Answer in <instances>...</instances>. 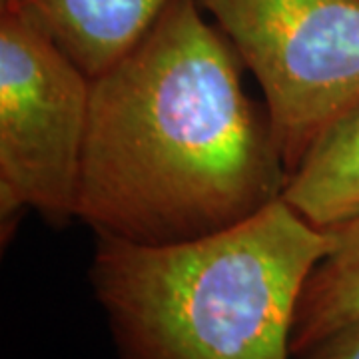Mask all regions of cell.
Returning a JSON list of instances; mask_svg holds the SVG:
<instances>
[{
    "label": "cell",
    "mask_w": 359,
    "mask_h": 359,
    "mask_svg": "<svg viewBox=\"0 0 359 359\" xmlns=\"http://www.w3.org/2000/svg\"><path fill=\"white\" fill-rule=\"evenodd\" d=\"M242 68L198 0H172L92 78L76 218L98 236L166 245L228 230L280 200L287 170Z\"/></svg>",
    "instance_id": "cell-1"
},
{
    "label": "cell",
    "mask_w": 359,
    "mask_h": 359,
    "mask_svg": "<svg viewBox=\"0 0 359 359\" xmlns=\"http://www.w3.org/2000/svg\"><path fill=\"white\" fill-rule=\"evenodd\" d=\"M332 248L280 198L190 242L98 236L88 278L120 359H292L304 285Z\"/></svg>",
    "instance_id": "cell-2"
},
{
    "label": "cell",
    "mask_w": 359,
    "mask_h": 359,
    "mask_svg": "<svg viewBox=\"0 0 359 359\" xmlns=\"http://www.w3.org/2000/svg\"><path fill=\"white\" fill-rule=\"evenodd\" d=\"M92 78L22 0H0V216L76 218Z\"/></svg>",
    "instance_id": "cell-3"
},
{
    "label": "cell",
    "mask_w": 359,
    "mask_h": 359,
    "mask_svg": "<svg viewBox=\"0 0 359 359\" xmlns=\"http://www.w3.org/2000/svg\"><path fill=\"white\" fill-rule=\"evenodd\" d=\"M264 92L287 176L359 102V0H198Z\"/></svg>",
    "instance_id": "cell-4"
},
{
    "label": "cell",
    "mask_w": 359,
    "mask_h": 359,
    "mask_svg": "<svg viewBox=\"0 0 359 359\" xmlns=\"http://www.w3.org/2000/svg\"><path fill=\"white\" fill-rule=\"evenodd\" d=\"M90 78L128 54L172 0H22Z\"/></svg>",
    "instance_id": "cell-5"
},
{
    "label": "cell",
    "mask_w": 359,
    "mask_h": 359,
    "mask_svg": "<svg viewBox=\"0 0 359 359\" xmlns=\"http://www.w3.org/2000/svg\"><path fill=\"white\" fill-rule=\"evenodd\" d=\"M282 200L320 230L359 218V102L311 144L285 180Z\"/></svg>",
    "instance_id": "cell-6"
},
{
    "label": "cell",
    "mask_w": 359,
    "mask_h": 359,
    "mask_svg": "<svg viewBox=\"0 0 359 359\" xmlns=\"http://www.w3.org/2000/svg\"><path fill=\"white\" fill-rule=\"evenodd\" d=\"M330 231L334 248L309 273L295 309L294 358L359 320V218Z\"/></svg>",
    "instance_id": "cell-7"
},
{
    "label": "cell",
    "mask_w": 359,
    "mask_h": 359,
    "mask_svg": "<svg viewBox=\"0 0 359 359\" xmlns=\"http://www.w3.org/2000/svg\"><path fill=\"white\" fill-rule=\"evenodd\" d=\"M297 359H359V320L327 335Z\"/></svg>",
    "instance_id": "cell-8"
}]
</instances>
